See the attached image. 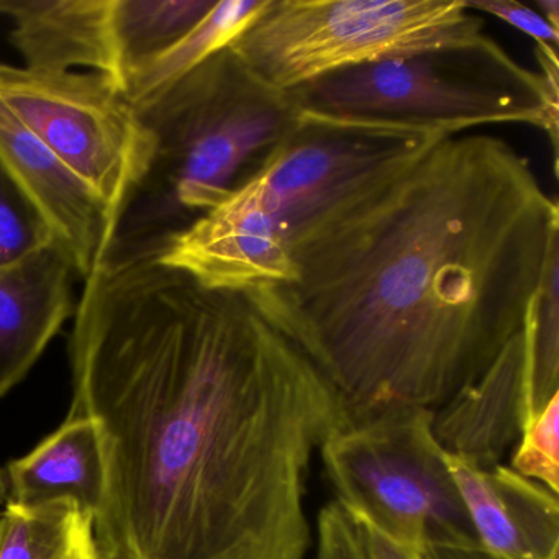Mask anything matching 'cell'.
<instances>
[{
  "mask_svg": "<svg viewBox=\"0 0 559 559\" xmlns=\"http://www.w3.org/2000/svg\"><path fill=\"white\" fill-rule=\"evenodd\" d=\"M0 559H100L94 515L73 499L35 506L5 502Z\"/></svg>",
  "mask_w": 559,
  "mask_h": 559,
  "instance_id": "16",
  "label": "cell"
},
{
  "mask_svg": "<svg viewBox=\"0 0 559 559\" xmlns=\"http://www.w3.org/2000/svg\"><path fill=\"white\" fill-rule=\"evenodd\" d=\"M0 163L50 222L84 281L103 266L114 230L106 204L0 100Z\"/></svg>",
  "mask_w": 559,
  "mask_h": 559,
  "instance_id": "10",
  "label": "cell"
},
{
  "mask_svg": "<svg viewBox=\"0 0 559 559\" xmlns=\"http://www.w3.org/2000/svg\"><path fill=\"white\" fill-rule=\"evenodd\" d=\"M535 57L539 64L545 96L546 133L552 148V168L558 176V109H559V60L558 48L535 44Z\"/></svg>",
  "mask_w": 559,
  "mask_h": 559,
  "instance_id": "23",
  "label": "cell"
},
{
  "mask_svg": "<svg viewBox=\"0 0 559 559\" xmlns=\"http://www.w3.org/2000/svg\"><path fill=\"white\" fill-rule=\"evenodd\" d=\"M336 500L397 545H479L447 454L433 435V411L392 407L342 428L320 448Z\"/></svg>",
  "mask_w": 559,
  "mask_h": 559,
  "instance_id": "7",
  "label": "cell"
},
{
  "mask_svg": "<svg viewBox=\"0 0 559 559\" xmlns=\"http://www.w3.org/2000/svg\"><path fill=\"white\" fill-rule=\"evenodd\" d=\"M420 559H503L480 545H438L421 549Z\"/></svg>",
  "mask_w": 559,
  "mask_h": 559,
  "instance_id": "24",
  "label": "cell"
},
{
  "mask_svg": "<svg viewBox=\"0 0 559 559\" xmlns=\"http://www.w3.org/2000/svg\"><path fill=\"white\" fill-rule=\"evenodd\" d=\"M510 469L559 492V395L523 425Z\"/></svg>",
  "mask_w": 559,
  "mask_h": 559,
  "instance_id": "21",
  "label": "cell"
},
{
  "mask_svg": "<svg viewBox=\"0 0 559 559\" xmlns=\"http://www.w3.org/2000/svg\"><path fill=\"white\" fill-rule=\"evenodd\" d=\"M523 335L532 418L559 395V237L549 248L538 286L530 299Z\"/></svg>",
  "mask_w": 559,
  "mask_h": 559,
  "instance_id": "18",
  "label": "cell"
},
{
  "mask_svg": "<svg viewBox=\"0 0 559 559\" xmlns=\"http://www.w3.org/2000/svg\"><path fill=\"white\" fill-rule=\"evenodd\" d=\"M450 133L304 112L245 182L290 253L394 185Z\"/></svg>",
  "mask_w": 559,
  "mask_h": 559,
  "instance_id": "6",
  "label": "cell"
},
{
  "mask_svg": "<svg viewBox=\"0 0 559 559\" xmlns=\"http://www.w3.org/2000/svg\"><path fill=\"white\" fill-rule=\"evenodd\" d=\"M464 4L469 11L484 12L512 25L516 31L532 37L535 44L558 48L559 28L552 27L539 12L526 5L513 0H464Z\"/></svg>",
  "mask_w": 559,
  "mask_h": 559,
  "instance_id": "22",
  "label": "cell"
},
{
  "mask_svg": "<svg viewBox=\"0 0 559 559\" xmlns=\"http://www.w3.org/2000/svg\"><path fill=\"white\" fill-rule=\"evenodd\" d=\"M304 112L460 135L525 123L546 132L543 80L492 38L326 74L289 91Z\"/></svg>",
  "mask_w": 559,
  "mask_h": 559,
  "instance_id": "4",
  "label": "cell"
},
{
  "mask_svg": "<svg viewBox=\"0 0 559 559\" xmlns=\"http://www.w3.org/2000/svg\"><path fill=\"white\" fill-rule=\"evenodd\" d=\"M310 559H420V552L385 538L333 500L320 510Z\"/></svg>",
  "mask_w": 559,
  "mask_h": 559,
  "instance_id": "19",
  "label": "cell"
},
{
  "mask_svg": "<svg viewBox=\"0 0 559 559\" xmlns=\"http://www.w3.org/2000/svg\"><path fill=\"white\" fill-rule=\"evenodd\" d=\"M0 100L109 207L116 224L153 152L119 84L99 73L0 63Z\"/></svg>",
  "mask_w": 559,
  "mask_h": 559,
  "instance_id": "8",
  "label": "cell"
},
{
  "mask_svg": "<svg viewBox=\"0 0 559 559\" xmlns=\"http://www.w3.org/2000/svg\"><path fill=\"white\" fill-rule=\"evenodd\" d=\"M559 207L528 159L486 133L448 136L394 185L247 293L317 369L345 427L438 411L522 332Z\"/></svg>",
  "mask_w": 559,
  "mask_h": 559,
  "instance_id": "2",
  "label": "cell"
},
{
  "mask_svg": "<svg viewBox=\"0 0 559 559\" xmlns=\"http://www.w3.org/2000/svg\"><path fill=\"white\" fill-rule=\"evenodd\" d=\"M5 502H8V487H5L4 473L0 469V513L4 510Z\"/></svg>",
  "mask_w": 559,
  "mask_h": 559,
  "instance_id": "26",
  "label": "cell"
},
{
  "mask_svg": "<svg viewBox=\"0 0 559 559\" xmlns=\"http://www.w3.org/2000/svg\"><path fill=\"white\" fill-rule=\"evenodd\" d=\"M486 37L464 0H270L228 48L264 83L294 91L336 71Z\"/></svg>",
  "mask_w": 559,
  "mask_h": 559,
  "instance_id": "5",
  "label": "cell"
},
{
  "mask_svg": "<svg viewBox=\"0 0 559 559\" xmlns=\"http://www.w3.org/2000/svg\"><path fill=\"white\" fill-rule=\"evenodd\" d=\"M536 5L539 8V14L546 19L548 24L552 27L559 28V2L558 0H536Z\"/></svg>",
  "mask_w": 559,
  "mask_h": 559,
  "instance_id": "25",
  "label": "cell"
},
{
  "mask_svg": "<svg viewBox=\"0 0 559 559\" xmlns=\"http://www.w3.org/2000/svg\"><path fill=\"white\" fill-rule=\"evenodd\" d=\"M74 276L58 240L0 267V399L28 374L71 316Z\"/></svg>",
  "mask_w": 559,
  "mask_h": 559,
  "instance_id": "13",
  "label": "cell"
},
{
  "mask_svg": "<svg viewBox=\"0 0 559 559\" xmlns=\"http://www.w3.org/2000/svg\"><path fill=\"white\" fill-rule=\"evenodd\" d=\"M0 15L12 22L25 68H91L122 90L116 0H0Z\"/></svg>",
  "mask_w": 559,
  "mask_h": 559,
  "instance_id": "14",
  "label": "cell"
},
{
  "mask_svg": "<svg viewBox=\"0 0 559 559\" xmlns=\"http://www.w3.org/2000/svg\"><path fill=\"white\" fill-rule=\"evenodd\" d=\"M526 418L528 366L522 329L476 381L433 412V435L450 456L493 467L515 447Z\"/></svg>",
  "mask_w": 559,
  "mask_h": 559,
  "instance_id": "12",
  "label": "cell"
},
{
  "mask_svg": "<svg viewBox=\"0 0 559 559\" xmlns=\"http://www.w3.org/2000/svg\"><path fill=\"white\" fill-rule=\"evenodd\" d=\"M70 414L96 425L100 559H304L332 389L247 293L162 261L84 281Z\"/></svg>",
  "mask_w": 559,
  "mask_h": 559,
  "instance_id": "1",
  "label": "cell"
},
{
  "mask_svg": "<svg viewBox=\"0 0 559 559\" xmlns=\"http://www.w3.org/2000/svg\"><path fill=\"white\" fill-rule=\"evenodd\" d=\"M133 107L152 158L100 267L159 260L258 171L300 114L289 91L264 83L228 47Z\"/></svg>",
  "mask_w": 559,
  "mask_h": 559,
  "instance_id": "3",
  "label": "cell"
},
{
  "mask_svg": "<svg viewBox=\"0 0 559 559\" xmlns=\"http://www.w3.org/2000/svg\"><path fill=\"white\" fill-rule=\"evenodd\" d=\"M447 461L483 548L503 559H559L556 493L502 464Z\"/></svg>",
  "mask_w": 559,
  "mask_h": 559,
  "instance_id": "11",
  "label": "cell"
},
{
  "mask_svg": "<svg viewBox=\"0 0 559 559\" xmlns=\"http://www.w3.org/2000/svg\"><path fill=\"white\" fill-rule=\"evenodd\" d=\"M158 261L211 289L250 293L296 274L293 253L247 186L199 218Z\"/></svg>",
  "mask_w": 559,
  "mask_h": 559,
  "instance_id": "9",
  "label": "cell"
},
{
  "mask_svg": "<svg viewBox=\"0 0 559 559\" xmlns=\"http://www.w3.org/2000/svg\"><path fill=\"white\" fill-rule=\"evenodd\" d=\"M4 477L8 502L35 506L73 499L96 516L106 489L96 425L83 415L68 414L57 431L24 457L9 463Z\"/></svg>",
  "mask_w": 559,
  "mask_h": 559,
  "instance_id": "15",
  "label": "cell"
},
{
  "mask_svg": "<svg viewBox=\"0 0 559 559\" xmlns=\"http://www.w3.org/2000/svg\"><path fill=\"white\" fill-rule=\"evenodd\" d=\"M270 0H224L217 2L178 44L133 74L127 83L130 103H143L194 70L231 41L266 9Z\"/></svg>",
  "mask_w": 559,
  "mask_h": 559,
  "instance_id": "17",
  "label": "cell"
},
{
  "mask_svg": "<svg viewBox=\"0 0 559 559\" xmlns=\"http://www.w3.org/2000/svg\"><path fill=\"white\" fill-rule=\"evenodd\" d=\"M57 241L53 228L0 163V267L11 266Z\"/></svg>",
  "mask_w": 559,
  "mask_h": 559,
  "instance_id": "20",
  "label": "cell"
}]
</instances>
